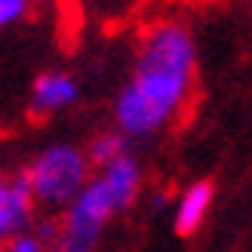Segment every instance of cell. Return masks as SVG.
<instances>
[{"label":"cell","instance_id":"6da1fadb","mask_svg":"<svg viewBox=\"0 0 252 252\" xmlns=\"http://www.w3.org/2000/svg\"><path fill=\"white\" fill-rule=\"evenodd\" d=\"M197 71L194 34L179 22H163L145 34L132 80L114 98V126L129 138L157 135L182 111Z\"/></svg>","mask_w":252,"mask_h":252},{"label":"cell","instance_id":"7a4b0ae2","mask_svg":"<svg viewBox=\"0 0 252 252\" xmlns=\"http://www.w3.org/2000/svg\"><path fill=\"white\" fill-rule=\"evenodd\" d=\"M25 179L31 185L37 206H43L49 212L56 209L65 212L80 197L83 188L90 185L93 163L86 157V148L71 145V142H56V145H46L28 163Z\"/></svg>","mask_w":252,"mask_h":252},{"label":"cell","instance_id":"3957f363","mask_svg":"<svg viewBox=\"0 0 252 252\" xmlns=\"http://www.w3.org/2000/svg\"><path fill=\"white\" fill-rule=\"evenodd\" d=\"M117 216V206L111 200L105 182L93 175L90 185L80 191V197L62 212L59 237L49 246V252H98L105 224Z\"/></svg>","mask_w":252,"mask_h":252},{"label":"cell","instance_id":"277c9868","mask_svg":"<svg viewBox=\"0 0 252 252\" xmlns=\"http://www.w3.org/2000/svg\"><path fill=\"white\" fill-rule=\"evenodd\" d=\"M37 200L25 175H0V246L28 231Z\"/></svg>","mask_w":252,"mask_h":252},{"label":"cell","instance_id":"5b68a950","mask_svg":"<svg viewBox=\"0 0 252 252\" xmlns=\"http://www.w3.org/2000/svg\"><path fill=\"white\" fill-rule=\"evenodd\" d=\"M80 98V83L65 71H43L40 77L34 80L31 90V111L34 114H56V111H65Z\"/></svg>","mask_w":252,"mask_h":252},{"label":"cell","instance_id":"8992f818","mask_svg":"<svg viewBox=\"0 0 252 252\" xmlns=\"http://www.w3.org/2000/svg\"><path fill=\"white\" fill-rule=\"evenodd\" d=\"M95 175L105 182V188H108L111 200H114L117 212L129 209V206L135 203L138 191H142V182H145L142 163H138V157H135V154H123L120 160L108 163L105 169H98Z\"/></svg>","mask_w":252,"mask_h":252},{"label":"cell","instance_id":"52a82bcc","mask_svg":"<svg viewBox=\"0 0 252 252\" xmlns=\"http://www.w3.org/2000/svg\"><path fill=\"white\" fill-rule=\"evenodd\" d=\"M212 197H216V191H212L209 182H194V185H188L185 191L179 194V200H175V209H172L175 234L191 237L200 224L206 221L209 209H212Z\"/></svg>","mask_w":252,"mask_h":252},{"label":"cell","instance_id":"ba28073f","mask_svg":"<svg viewBox=\"0 0 252 252\" xmlns=\"http://www.w3.org/2000/svg\"><path fill=\"white\" fill-rule=\"evenodd\" d=\"M123 154H129V138H126L120 129H105L90 138L86 145V157H90L93 169H105L108 163L120 160Z\"/></svg>","mask_w":252,"mask_h":252},{"label":"cell","instance_id":"9c48e42d","mask_svg":"<svg viewBox=\"0 0 252 252\" xmlns=\"http://www.w3.org/2000/svg\"><path fill=\"white\" fill-rule=\"evenodd\" d=\"M28 9H31L28 0H0V31H6L16 22H22L28 16Z\"/></svg>","mask_w":252,"mask_h":252},{"label":"cell","instance_id":"30bf717a","mask_svg":"<svg viewBox=\"0 0 252 252\" xmlns=\"http://www.w3.org/2000/svg\"><path fill=\"white\" fill-rule=\"evenodd\" d=\"M0 252H49V246H46L34 231H25V234L12 237L9 243L0 246Z\"/></svg>","mask_w":252,"mask_h":252}]
</instances>
